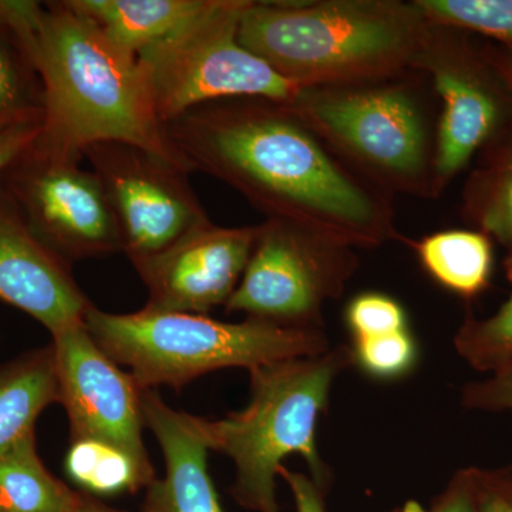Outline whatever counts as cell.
<instances>
[{"mask_svg":"<svg viewBox=\"0 0 512 512\" xmlns=\"http://www.w3.org/2000/svg\"><path fill=\"white\" fill-rule=\"evenodd\" d=\"M352 366V350L342 345L256 367L249 372L251 399L244 410L217 420L194 416L208 450L234 463L231 493L238 504L254 512H279L276 477L291 456L305 458L322 490L328 484L316 430L335 380Z\"/></svg>","mask_w":512,"mask_h":512,"instance_id":"cell-4","label":"cell"},{"mask_svg":"<svg viewBox=\"0 0 512 512\" xmlns=\"http://www.w3.org/2000/svg\"><path fill=\"white\" fill-rule=\"evenodd\" d=\"M43 121L39 76L5 26L0 25V131Z\"/></svg>","mask_w":512,"mask_h":512,"instance_id":"cell-21","label":"cell"},{"mask_svg":"<svg viewBox=\"0 0 512 512\" xmlns=\"http://www.w3.org/2000/svg\"><path fill=\"white\" fill-rule=\"evenodd\" d=\"M83 157L37 138L2 174L6 197L32 234L66 264L123 252L106 191Z\"/></svg>","mask_w":512,"mask_h":512,"instance_id":"cell-9","label":"cell"},{"mask_svg":"<svg viewBox=\"0 0 512 512\" xmlns=\"http://www.w3.org/2000/svg\"><path fill=\"white\" fill-rule=\"evenodd\" d=\"M248 2L214 0L180 32L138 53L163 126L212 101L259 97L286 104L295 99L298 87L239 43V20Z\"/></svg>","mask_w":512,"mask_h":512,"instance_id":"cell-7","label":"cell"},{"mask_svg":"<svg viewBox=\"0 0 512 512\" xmlns=\"http://www.w3.org/2000/svg\"><path fill=\"white\" fill-rule=\"evenodd\" d=\"M0 301L39 320L49 332L84 322L92 308L70 265L32 234L0 191Z\"/></svg>","mask_w":512,"mask_h":512,"instance_id":"cell-14","label":"cell"},{"mask_svg":"<svg viewBox=\"0 0 512 512\" xmlns=\"http://www.w3.org/2000/svg\"><path fill=\"white\" fill-rule=\"evenodd\" d=\"M416 70L431 74L443 101L433 164L436 191L440 192L500 123V99L493 87L495 73L481 53L474 55L439 26H434Z\"/></svg>","mask_w":512,"mask_h":512,"instance_id":"cell-13","label":"cell"},{"mask_svg":"<svg viewBox=\"0 0 512 512\" xmlns=\"http://www.w3.org/2000/svg\"><path fill=\"white\" fill-rule=\"evenodd\" d=\"M359 268L355 248L311 229L266 220L225 311L295 328H323L328 301L345 292Z\"/></svg>","mask_w":512,"mask_h":512,"instance_id":"cell-8","label":"cell"},{"mask_svg":"<svg viewBox=\"0 0 512 512\" xmlns=\"http://www.w3.org/2000/svg\"><path fill=\"white\" fill-rule=\"evenodd\" d=\"M480 187L474 200L478 222L512 249V147L487 171Z\"/></svg>","mask_w":512,"mask_h":512,"instance_id":"cell-25","label":"cell"},{"mask_svg":"<svg viewBox=\"0 0 512 512\" xmlns=\"http://www.w3.org/2000/svg\"><path fill=\"white\" fill-rule=\"evenodd\" d=\"M433 29L413 2L249 0L238 37L301 90L399 79L416 70Z\"/></svg>","mask_w":512,"mask_h":512,"instance_id":"cell-3","label":"cell"},{"mask_svg":"<svg viewBox=\"0 0 512 512\" xmlns=\"http://www.w3.org/2000/svg\"><path fill=\"white\" fill-rule=\"evenodd\" d=\"M0 25L42 84V143L83 157L93 144L120 141L188 171L165 138L140 57L92 19L67 0H0Z\"/></svg>","mask_w":512,"mask_h":512,"instance_id":"cell-2","label":"cell"},{"mask_svg":"<svg viewBox=\"0 0 512 512\" xmlns=\"http://www.w3.org/2000/svg\"><path fill=\"white\" fill-rule=\"evenodd\" d=\"M59 404L69 417L70 443L97 441L126 454L150 485L156 480L143 439V392L94 342L84 322L53 333Z\"/></svg>","mask_w":512,"mask_h":512,"instance_id":"cell-11","label":"cell"},{"mask_svg":"<svg viewBox=\"0 0 512 512\" xmlns=\"http://www.w3.org/2000/svg\"><path fill=\"white\" fill-rule=\"evenodd\" d=\"M285 106L376 190L437 194L426 116L399 79L301 89Z\"/></svg>","mask_w":512,"mask_h":512,"instance_id":"cell-6","label":"cell"},{"mask_svg":"<svg viewBox=\"0 0 512 512\" xmlns=\"http://www.w3.org/2000/svg\"><path fill=\"white\" fill-rule=\"evenodd\" d=\"M117 45L138 55L211 8L214 0H67Z\"/></svg>","mask_w":512,"mask_h":512,"instance_id":"cell-16","label":"cell"},{"mask_svg":"<svg viewBox=\"0 0 512 512\" xmlns=\"http://www.w3.org/2000/svg\"><path fill=\"white\" fill-rule=\"evenodd\" d=\"M353 366L377 380H396L413 372L419 348L409 329L352 340Z\"/></svg>","mask_w":512,"mask_h":512,"instance_id":"cell-24","label":"cell"},{"mask_svg":"<svg viewBox=\"0 0 512 512\" xmlns=\"http://www.w3.org/2000/svg\"><path fill=\"white\" fill-rule=\"evenodd\" d=\"M463 404L468 409L512 412V365L493 373L490 379L483 382L466 384Z\"/></svg>","mask_w":512,"mask_h":512,"instance_id":"cell-27","label":"cell"},{"mask_svg":"<svg viewBox=\"0 0 512 512\" xmlns=\"http://www.w3.org/2000/svg\"><path fill=\"white\" fill-rule=\"evenodd\" d=\"M430 512H478L473 470L458 473Z\"/></svg>","mask_w":512,"mask_h":512,"instance_id":"cell-30","label":"cell"},{"mask_svg":"<svg viewBox=\"0 0 512 512\" xmlns=\"http://www.w3.org/2000/svg\"><path fill=\"white\" fill-rule=\"evenodd\" d=\"M83 157L106 191L131 264L210 222L188 180L190 171L120 141L93 144Z\"/></svg>","mask_w":512,"mask_h":512,"instance_id":"cell-10","label":"cell"},{"mask_svg":"<svg viewBox=\"0 0 512 512\" xmlns=\"http://www.w3.org/2000/svg\"><path fill=\"white\" fill-rule=\"evenodd\" d=\"M164 134L188 171L229 185L265 215L352 248L399 238L384 192L360 180L288 107L259 97L202 104Z\"/></svg>","mask_w":512,"mask_h":512,"instance_id":"cell-1","label":"cell"},{"mask_svg":"<svg viewBox=\"0 0 512 512\" xmlns=\"http://www.w3.org/2000/svg\"><path fill=\"white\" fill-rule=\"evenodd\" d=\"M458 355L481 372L512 365V295L490 319L468 316L454 338Z\"/></svg>","mask_w":512,"mask_h":512,"instance_id":"cell-23","label":"cell"},{"mask_svg":"<svg viewBox=\"0 0 512 512\" xmlns=\"http://www.w3.org/2000/svg\"><path fill=\"white\" fill-rule=\"evenodd\" d=\"M478 512H512V470L483 473L473 470Z\"/></svg>","mask_w":512,"mask_h":512,"instance_id":"cell-28","label":"cell"},{"mask_svg":"<svg viewBox=\"0 0 512 512\" xmlns=\"http://www.w3.org/2000/svg\"><path fill=\"white\" fill-rule=\"evenodd\" d=\"M481 56L512 96V50L504 46H488Z\"/></svg>","mask_w":512,"mask_h":512,"instance_id":"cell-32","label":"cell"},{"mask_svg":"<svg viewBox=\"0 0 512 512\" xmlns=\"http://www.w3.org/2000/svg\"><path fill=\"white\" fill-rule=\"evenodd\" d=\"M346 325L352 340L373 338L409 329L399 302L383 293H362L346 309Z\"/></svg>","mask_w":512,"mask_h":512,"instance_id":"cell-26","label":"cell"},{"mask_svg":"<svg viewBox=\"0 0 512 512\" xmlns=\"http://www.w3.org/2000/svg\"><path fill=\"white\" fill-rule=\"evenodd\" d=\"M83 498L47 470L35 434L0 456V512H73Z\"/></svg>","mask_w":512,"mask_h":512,"instance_id":"cell-18","label":"cell"},{"mask_svg":"<svg viewBox=\"0 0 512 512\" xmlns=\"http://www.w3.org/2000/svg\"><path fill=\"white\" fill-rule=\"evenodd\" d=\"M431 278L458 295H477L490 281L493 248L480 232L444 231L414 245Z\"/></svg>","mask_w":512,"mask_h":512,"instance_id":"cell-19","label":"cell"},{"mask_svg":"<svg viewBox=\"0 0 512 512\" xmlns=\"http://www.w3.org/2000/svg\"><path fill=\"white\" fill-rule=\"evenodd\" d=\"M59 403L55 350H30L0 367V456L35 434L47 407Z\"/></svg>","mask_w":512,"mask_h":512,"instance_id":"cell-17","label":"cell"},{"mask_svg":"<svg viewBox=\"0 0 512 512\" xmlns=\"http://www.w3.org/2000/svg\"><path fill=\"white\" fill-rule=\"evenodd\" d=\"M66 471L74 483L97 494L137 493L148 487L126 454L97 441H73L66 456Z\"/></svg>","mask_w":512,"mask_h":512,"instance_id":"cell-20","label":"cell"},{"mask_svg":"<svg viewBox=\"0 0 512 512\" xmlns=\"http://www.w3.org/2000/svg\"><path fill=\"white\" fill-rule=\"evenodd\" d=\"M146 426L164 456L165 473L148 487L147 512H224L208 471L207 444L194 416L171 409L156 390L143 392Z\"/></svg>","mask_w":512,"mask_h":512,"instance_id":"cell-15","label":"cell"},{"mask_svg":"<svg viewBox=\"0 0 512 512\" xmlns=\"http://www.w3.org/2000/svg\"><path fill=\"white\" fill-rule=\"evenodd\" d=\"M43 121H28L0 131V177L42 136Z\"/></svg>","mask_w":512,"mask_h":512,"instance_id":"cell-29","label":"cell"},{"mask_svg":"<svg viewBox=\"0 0 512 512\" xmlns=\"http://www.w3.org/2000/svg\"><path fill=\"white\" fill-rule=\"evenodd\" d=\"M431 25L470 30L512 50V0H416Z\"/></svg>","mask_w":512,"mask_h":512,"instance_id":"cell-22","label":"cell"},{"mask_svg":"<svg viewBox=\"0 0 512 512\" xmlns=\"http://www.w3.org/2000/svg\"><path fill=\"white\" fill-rule=\"evenodd\" d=\"M84 326L99 348L126 366L141 389L181 390L198 377L229 367L248 372L330 349L323 328H295L264 320L228 323L190 313H109L96 306Z\"/></svg>","mask_w":512,"mask_h":512,"instance_id":"cell-5","label":"cell"},{"mask_svg":"<svg viewBox=\"0 0 512 512\" xmlns=\"http://www.w3.org/2000/svg\"><path fill=\"white\" fill-rule=\"evenodd\" d=\"M505 269H507L508 279H510L512 284V249L510 256H508L507 261H505Z\"/></svg>","mask_w":512,"mask_h":512,"instance_id":"cell-35","label":"cell"},{"mask_svg":"<svg viewBox=\"0 0 512 512\" xmlns=\"http://www.w3.org/2000/svg\"><path fill=\"white\" fill-rule=\"evenodd\" d=\"M258 225L207 222L160 254L133 262L148 292L144 311L207 315L227 305L254 249Z\"/></svg>","mask_w":512,"mask_h":512,"instance_id":"cell-12","label":"cell"},{"mask_svg":"<svg viewBox=\"0 0 512 512\" xmlns=\"http://www.w3.org/2000/svg\"><path fill=\"white\" fill-rule=\"evenodd\" d=\"M278 477L284 478L291 488L296 512H325L322 488L313 481L311 476L296 473L282 466L279 468Z\"/></svg>","mask_w":512,"mask_h":512,"instance_id":"cell-31","label":"cell"},{"mask_svg":"<svg viewBox=\"0 0 512 512\" xmlns=\"http://www.w3.org/2000/svg\"><path fill=\"white\" fill-rule=\"evenodd\" d=\"M392 512H427L424 510L423 507L419 503H416V501H407L406 504L403 505V507L397 508V510H394Z\"/></svg>","mask_w":512,"mask_h":512,"instance_id":"cell-34","label":"cell"},{"mask_svg":"<svg viewBox=\"0 0 512 512\" xmlns=\"http://www.w3.org/2000/svg\"><path fill=\"white\" fill-rule=\"evenodd\" d=\"M73 512H126L120 510H114V508L107 507V505L99 503V501H94L92 498L84 497L82 504L76 508ZM147 512V511H141Z\"/></svg>","mask_w":512,"mask_h":512,"instance_id":"cell-33","label":"cell"}]
</instances>
